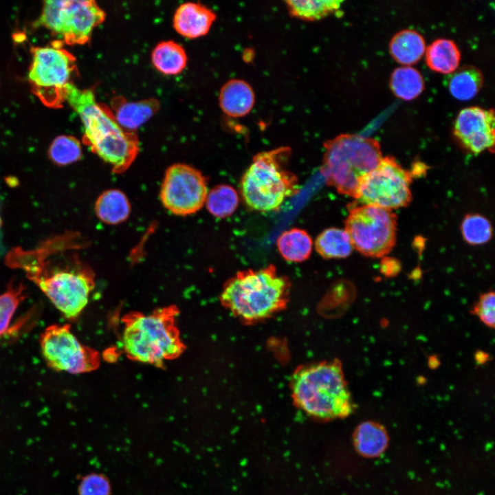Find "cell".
<instances>
[{
  "mask_svg": "<svg viewBox=\"0 0 495 495\" xmlns=\"http://www.w3.org/2000/svg\"><path fill=\"white\" fill-rule=\"evenodd\" d=\"M72 236H60L25 250L13 248L6 262L21 270L67 320H76L86 307L94 287V274L67 253Z\"/></svg>",
  "mask_w": 495,
  "mask_h": 495,
  "instance_id": "obj_1",
  "label": "cell"
},
{
  "mask_svg": "<svg viewBox=\"0 0 495 495\" xmlns=\"http://www.w3.org/2000/svg\"><path fill=\"white\" fill-rule=\"evenodd\" d=\"M65 101L79 116L83 142L116 173L125 171L135 160L139 142L135 132L123 129L111 111L96 99L92 89L67 85Z\"/></svg>",
  "mask_w": 495,
  "mask_h": 495,
  "instance_id": "obj_2",
  "label": "cell"
},
{
  "mask_svg": "<svg viewBox=\"0 0 495 495\" xmlns=\"http://www.w3.org/2000/svg\"><path fill=\"white\" fill-rule=\"evenodd\" d=\"M291 284L276 267L236 272L228 280L220 294L221 305L246 324L269 319L287 307Z\"/></svg>",
  "mask_w": 495,
  "mask_h": 495,
  "instance_id": "obj_3",
  "label": "cell"
},
{
  "mask_svg": "<svg viewBox=\"0 0 495 495\" xmlns=\"http://www.w3.org/2000/svg\"><path fill=\"white\" fill-rule=\"evenodd\" d=\"M179 312L175 305H170L148 314H125L122 318V344L126 356L157 367L180 356L186 346L175 323Z\"/></svg>",
  "mask_w": 495,
  "mask_h": 495,
  "instance_id": "obj_4",
  "label": "cell"
},
{
  "mask_svg": "<svg viewBox=\"0 0 495 495\" xmlns=\"http://www.w3.org/2000/svg\"><path fill=\"white\" fill-rule=\"evenodd\" d=\"M289 385L294 402L309 415L331 419L352 412L351 395L342 364L337 359L298 367Z\"/></svg>",
  "mask_w": 495,
  "mask_h": 495,
  "instance_id": "obj_5",
  "label": "cell"
},
{
  "mask_svg": "<svg viewBox=\"0 0 495 495\" xmlns=\"http://www.w3.org/2000/svg\"><path fill=\"white\" fill-rule=\"evenodd\" d=\"M291 154L290 148L283 146L253 157L240 182L241 196L250 208L276 211L298 193L297 176L287 168Z\"/></svg>",
  "mask_w": 495,
  "mask_h": 495,
  "instance_id": "obj_6",
  "label": "cell"
},
{
  "mask_svg": "<svg viewBox=\"0 0 495 495\" xmlns=\"http://www.w3.org/2000/svg\"><path fill=\"white\" fill-rule=\"evenodd\" d=\"M320 172L326 183L353 198L383 157L378 141L355 134H341L325 142Z\"/></svg>",
  "mask_w": 495,
  "mask_h": 495,
  "instance_id": "obj_7",
  "label": "cell"
},
{
  "mask_svg": "<svg viewBox=\"0 0 495 495\" xmlns=\"http://www.w3.org/2000/svg\"><path fill=\"white\" fill-rule=\"evenodd\" d=\"M60 40L50 45L34 47L28 81L34 95L46 106L60 108L66 87L76 71V58L63 47Z\"/></svg>",
  "mask_w": 495,
  "mask_h": 495,
  "instance_id": "obj_8",
  "label": "cell"
},
{
  "mask_svg": "<svg viewBox=\"0 0 495 495\" xmlns=\"http://www.w3.org/2000/svg\"><path fill=\"white\" fill-rule=\"evenodd\" d=\"M104 19V11L94 1L48 0L34 27L47 29L67 45H83Z\"/></svg>",
  "mask_w": 495,
  "mask_h": 495,
  "instance_id": "obj_9",
  "label": "cell"
},
{
  "mask_svg": "<svg viewBox=\"0 0 495 495\" xmlns=\"http://www.w3.org/2000/svg\"><path fill=\"white\" fill-rule=\"evenodd\" d=\"M344 230L353 248L366 256L382 257L395 244L397 217L392 210L376 206H351Z\"/></svg>",
  "mask_w": 495,
  "mask_h": 495,
  "instance_id": "obj_10",
  "label": "cell"
},
{
  "mask_svg": "<svg viewBox=\"0 0 495 495\" xmlns=\"http://www.w3.org/2000/svg\"><path fill=\"white\" fill-rule=\"evenodd\" d=\"M39 344L45 364L54 371L81 374L100 365L99 352L81 344L68 324L48 326L40 336Z\"/></svg>",
  "mask_w": 495,
  "mask_h": 495,
  "instance_id": "obj_11",
  "label": "cell"
},
{
  "mask_svg": "<svg viewBox=\"0 0 495 495\" xmlns=\"http://www.w3.org/2000/svg\"><path fill=\"white\" fill-rule=\"evenodd\" d=\"M411 182L409 172L386 156L362 181L355 199L361 204L390 210L406 207L412 199Z\"/></svg>",
  "mask_w": 495,
  "mask_h": 495,
  "instance_id": "obj_12",
  "label": "cell"
},
{
  "mask_svg": "<svg viewBox=\"0 0 495 495\" xmlns=\"http://www.w3.org/2000/svg\"><path fill=\"white\" fill-rule=\"evenodd\" d=\"M207 194L206 179L199 170L187 164H175L166 170L160 195L168 210L186 216L203 207Z\"/></svg>",
  "mask_w": 495,
  "mask_h": 495,
  "instance_id": "obj_13",
  "label": "cell"
},
{
  "mask_svg": "<svg viewBox=\"0 0 495 495\" xmlns=\"http://www.w3.org/2000/svg\"><path fill=\"white\" fill-rule=\"evenodd\" d=\"M494 122L493 109L470 107L459 113L453 133L461 145L474 154L485 150L494 151Z\"/></svg>",
  "mask_w": 495,
  "mask_h": 495,
  "instance_id": "obj_14",
  "label": "cell"
},
{
  "mask_svg": "<svg viewBox=\"0 0 495 495\" xmlns=\"http://www.w3.org/2000/svg\"><path fill=\"white\" fill-rule=\"evenodd\" d=\"M216 19L215 13L199 3H183L173 16V28L181 36L196 38L206 35Z\"/></svg>",
  "mask_w": 495,
  "mask_h": 495,
  "instance_id": "obj_15",
  "label": "cell"
},
{
  "mask_svg": "<svg viewBox=\"0 0 495 495\" xmlns=\"http://www.w3.org/2000/svg\"><path fill=\"white\" fill-rule=\"evenodd\" d=\"M160 106L156 98L129 102L122 96H116L111 101L115 120L123 129L131 132H135L153 116Z\"/></svg>",
  "mask_w": 495,
  "mask_h": 495,
  "instance_id": "obj_16",
  "label": "cell"
},
{
  "mask_svg": "<svg viewBox=\"0 0 495 495\" xmlns=\"http://www.w3.org/2000/svg\"><path fill=\"white\" fill-rule=\"evenodd\" d=\"M219 99L224 113L232 118H241L252 109L255 96L252 87L246 81L232 79L222 86Z\"/></svg>",
  "mask_w": 495,
  "mask_h": 495,
  "instance_id": "obj_17",
  "label": "cell"
},
{
  "mask_svg": "<svg viewBox=\"0 0 495 495\" xmlns=\"http://www.w3.org/2000/svg\"><path fill=\"white\" fill-rule=\"evenodd\" d=\"M392 57L399 63L409 65L418 62L426 51L424 37L413 30H403L396 33L389 45Z\"/></svg>",
  "mask_w": 495,
  "mask_h": 495,
  "instance_id": "obj_18",
  "label": "cell"
},
{
  "mask_svg": "<svg viewBox=\"0 0 495 495\" xmlns=\"http://www.w3.org/2000/svg\"><path fill=\"white\" fill-rule=\"evenodd\" d=\"M95 212L100 221L107 224L116 225L129 217L131 205L124 192L111 189L98 197L95 204Z\"/></svg>",
  "mask_w": 495,
  "mask_h": 495,
  "instance_id": "obj_19",
  "label": "cell"
},
{
  "mask_svg": "<svg viewBox=\"0 0 495 495\" xmlns=\"http://www.w3.org/2000/svg\"><path fill=\"white\" fill-rule=\"evenodd\" d=\"M426 50V62L432 71L441 74H450L458 67L461 54L453 41L438 38Z\"/></svg>",
  "mask_w": 495,
  "mask_h": 495,
  "instance_id": "obj_20",
  "label": "cell"
},
{
  "mask_svg": "<svg viewBox=\"0 0 495 495\" xmlns=\"http://www.w3.org/2000/svg\"><path fill=\"white\" fill-rule=\"evenodd\" d=\"M155 68L166 75H177L186 66L187 56L184 47L173 41L158 43L152 51Z\"/></svg>",
  "mask_w": 495,
  "mask_h": 495,
  "instance_id": "obj_21",
  "label": "cell"
},
{
  "mask_svg": "<svg viewBox=\"0 0 495 495\" xmlns=\"http://www.w3.org/2000/svg\"><path fill=\"white\" fill-rule=\"evenodd\" d=\"M276 245L286 261L302 262L309 257L313 241L305 230L294 228L283 232L277 239Z\"/></svg>",
  "mask_w": 495,
  "mask_h": 495,
  "instance_id": "obj_22",
  "label": "cell"
},
{
  "mask_svg": "<svg viewBox=\"0 0 495 495\" xmlns=\"http://www.w3.org/2000/svg\"><path fill=\"white\" fill-rule=\"evenodd\" d=\"M354 442L357 450L364 456L374 457L380 455L388 444V436L380 424L366 421L358 426Z\"/></svg>",
  "mask_w": 495,
  "mask_h": 495,
  "instance_id": "obj_23",
  "label": "cell"
},
{
  "mask_svg": "<svg viewBox=\"0 0 495 495\" xmlns=\"http://www.w3.org/2000/svg\"><path fill=\"white\" fill-rule=\"evenodd\" d=\"M483 76L479 69L472 65H464L453 72L448 80V89L455 98L469 100L480 91Z\"/></svg>",
  "mask_w": 495,
  "mask_h": 495,
  "instance_id": "obj_24",
  "label": "cell"
},
{
  "mask_svg": "<svg viewBox=\"0 0 495 495\" xmlns=\"http://www.w3.org/2000/svg\"><path fill=\"white\" fill-rule=\"evenodd\" d=\"M315 249L324 258H343L349 256L353 248L345 230L329 228L317 236Z\"/></svg>",
  "mask_w": 495,
  "mask_h": 495,
  "instance_id": "obj_25",
  "label": "cell"
},
{
  "mask_svg": "<svg viewBox=\"0 0 495 495\" xmlns=\"http://www.w3.org/2000/svg\"><path fill=\"white\" fill-rule=\"evenodd\" d=\"M390 87L399 98L411 100L418 97L424 89V80L421 73L410 66L399 67L390 76Z\"/></svg>",
  "mask_w": 495,
  "mask_h": 495,
  "instance_id": "obj_26",
  "label": "cell"
},
{
  "mask_svg": "<svg viewBox=\"0 0 495 495\" xmlns=\"http://www.w3.org/2000/svg\"><path fill=\"white\" fill-rule=\"evenodd\" d=\"M342 1L336 0H291L286 1L290 15L297 19L313 21L320 20L336 13L340 9Z\"/></svg>",
  "mask_w": 495,
  "mask_h": 495,
  "instance_id": "obj_27",
  "label": "cell"
},
{
  "mask_svg": "<svg viewBox=\"0 0 495 495\" xmlns=\"http://www.w3.org/2000/svg\"><path fill=\"white\" fill-rule=\"evenodd\" d=\"M239 202V195L232 186L220 184L208 192L205 204L211 214L218 218H225L234 212Z\"/></svg>",
  "mask_w": 495,
  "mask_h": 495,
  "instance_id": "obj_28",
  "label": "cell"
},
{
  "mask_svg": "<svg viewBox=\"0 0 495 495\" xmlns=\"http://www.w3.org/2000/svg\"><path fill=\"white\" fill-rule=\"evenodd\" d=\"M25 298V287L21 282L11 281L0 294V337L8 331L16 309Z\"/></svg>",
  "mask_w": 495,
  "mask_h": 495,
  "instance_id": "obj_29",
  "label": "cell"
},
{
  "mask_svg": "<svg viewBox=\"0 0 495 495\" xmlns=\"http://www.w3.org/2000/svg\"><path fill=\"white\" fill-rule=\"evenodd\" d=\"M48 155L50 160L56 165L71 164L79 160L82 157L80 142L72 135H59L52 142Z\"/></svg>",
  "mask_w": 495,
  "mask_h": 495,
  "instance_id": "obj_30",
  "label": "cell"
},
{
  "mask_svg": "<svg viewBox=\"0 0 495 495\" xmlns=\"http://www.w3.org/2000/svg\"><path fill=\"white\" fill-rule=\"evenodd\" d=\"M461 233L464 240L472 245H481L490 241L492 228L490 222L485 217L468 214L461 223Z\"/></svg>",
  "mask_w": 495,
  "mask_h": 495,
  "instance_id": "obj_31",
  "label": "cell"
},
{
  "mask_svg": "<svg viewBox=\"0 0 495 495\" xmlns=\"http://www.w3.org/2000/svg\"><path fill=\"white\" fill-rule=\"evenodd\" d=\"M473 314L487 327L494 328L495 321V295L494 292H487L480 296L472 310Z\"/></svg>",
  "mask_w": 495,
  "mask_h": 495,
  "instance_id": "obj_32",
  "label": "cell"
},
{
  "mask_svg": "<svg viewBox=\"0 0 495 495\" xmlns=\"http://www.w3.org/2000/svg\"><path fill=\"white\" fill-rule=\"evenodd\" d=\"M109 485L102 476L92 474L84 477L78 487L79 495H109Z\"/></svg>",
  "mask_w": 495,
  "mask_h": 495,
  "instance_id": "obj_33",
  "label": "cell"
},
{
  "mask_svg": "<svg viewBox=\"0 0 495 495\" xmlns=\"http://www.w3.org/2000/svg\"><path fill=\"white\" fill-rule=\"evenodd\" d=\"M385 265H383L382 271L386 276H392L397 273L399 268L395 265V263H392L391 265H388L386 262Z\"/></svg>",
  "mask_w": 495,
  "mask_h": 495,
  "instance_id": "obj_34",
  "label": "cell"
},
{
  "mask_svg": "<svg viewBox=\"0 0 495 495\" xmlns=\"http://www.w3.org/2000/svg\"><path fill=\"white\" fill-rule=\"evenodd\" d=\"M483 357H485V353L480 352V353H478L477 355L476 356V359L478 362H483L486 360V358H483Z\"/></svg>",
  "mask_w": 495,
  "mask_h": 495,
  "instance_id": "obj_35",
  "label": "cell"
},
{
  "mask_svg": "<svg viewBox=\"0 0 495 495\" xmlns=\"http://www.w3.org/2000/svg\"><path fill=\"white\" fill-rule=\"evenodd\" d=\"M1 217H0V227H1Z\"/></svg>",
  "mask_w": 495,
  "mask_h": 495,
  "instance_id": "obj_36",
  "label": "cell"
}]
</instances>
